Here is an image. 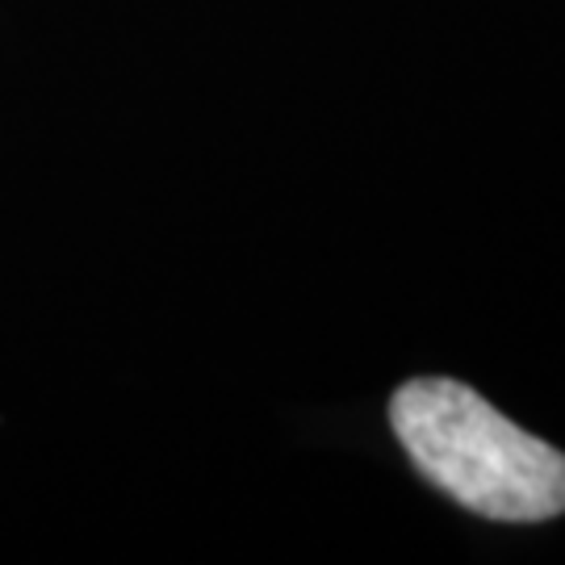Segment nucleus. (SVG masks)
<instances>
[{"instance_id": "nucleus-1", "label": "nucleus", "mask_w": 565, "mask_h": 565, "mask_svg": "<svg viewBox=\"0 0 565 565\" xmlns=\"http://www.w3.org/2000/svg\"><path fill=\"white\" fill-rule=\"evenodd\" d=\"M390 427L411 465L465 511L499 524L565 515V452L511 424L465 382H403L390 398Z\"/></svg>"}]
</instances>
